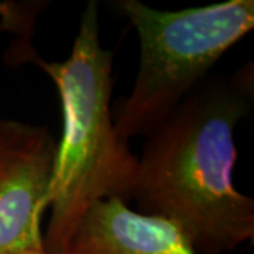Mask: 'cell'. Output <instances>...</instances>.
<instances>
[{"instance_id": "obj_1", "label": "cell", "mask_w": 254, "mask_h": 254, "mask_svg": "<svg viewBox=\"0 0 254 254\" xmlns=\"http://www.w3.org/2000/svg\"><path fill=\"white\" fill-rule=\"evenodd\" d=\"M253 64L206 78L147 136L131 198L174 223L196 254L232 252L254 237V199L233 184L237 125L253 109Z\"/></svg>"}, {"instance_id": "obj_6", "label": "cell", "mask_w": 254, "mask_h": 254, "mask_svg": "<svg viewBox=\"0 0 254 254\" xmlns=\"http://www.w3.org/2000/svg\"><path fill=\"white\" fill-rule=\"evenodd\" d=\"M11 254H53L46 252L44 249L41 250H24V252H17V253H11Z\"/></svg>"}, {"instance_id": "obj_3", "label": "cell", "mask_w": 254, "mask_h": 254, "mask_svg": "<svg viewBox=\"0 0 254 254\" xmlns=\"http://www.w3.org/2000/svg\"><path fill=\"white\" fill-rule=\"evenodd\" d=\"M116 7L140 40L136 81L113 118L119 136L126 141L153 133L254 28L253 0H226L174 11L138 0H120Z\"/></svg>"}, {"instance_id": "obj_5", "label": "cell", "mask_w": 254, "mask_h": 254, "mask_svg": "<svg viewBox=\"0 0 254 254\" xmlns=\"http://www.w3.org/2000/svg\"><path fill=\"white\" fill-rule=\"evenodd\" d=\"M63 254H196L174 223L118 198L92 203Z\"/></svg>"}, {"instance_id": "obj_4", "label": "cell", "mask_w": 254, "mask_h": 254, "mask_svg": "<svg viewBox=\"0 0 254 254\" xmlns=\"http://www.w3.org/2000/svg\"><path fill=\"white\" fill-rule=\"evenodd\" d=\"M57 147L48 127L0 119V254L44 249Z\"/></svg>"}, {"instance_id": "obj_2", "label": "cell", "mask_w": 254, "mask_h": 254, "mask_svg": "<svg viewBox=\"0 0 254 254\" xmlns=\"http://www.w3.org/2000/svg\"><path fill=\"white\" fill-rule=\"evenodd\" d=\"M21 51L53 79L63 106V137L50 192L51 216L43 233L44 250L63 254L92 203L131 199L138 157L115 127L110 106L115 51L100 43L98 1L92 0L83 10L65 61L47 63L30 46Z\"/></svg>"}]
</instances>
